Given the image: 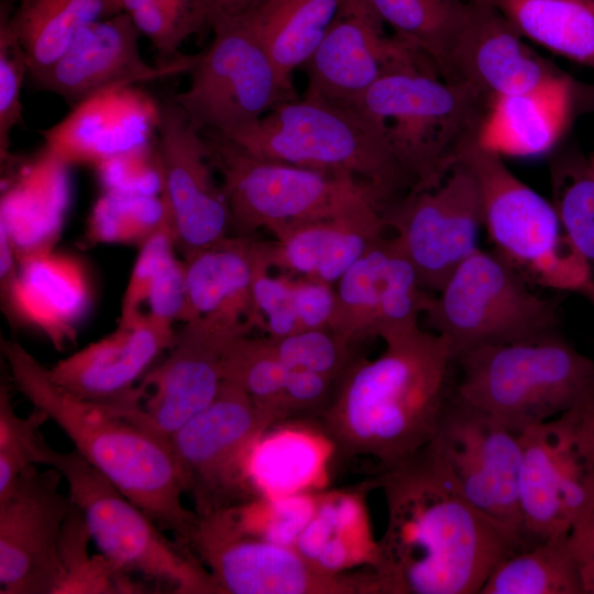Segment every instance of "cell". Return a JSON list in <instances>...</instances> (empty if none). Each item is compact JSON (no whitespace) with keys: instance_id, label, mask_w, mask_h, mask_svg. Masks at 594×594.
Instances as JSON below:
<instances>
[{"instance_id":"39","label":"cell","mask_w":594,"mask_h":594,"mask_svg":"<svg viewBox=\"0 0 594 594\" xmlns=\"http://www.w3.org/2000/svg\"><path fill=\"white\" fill-rule=\"evenodd\" d=\"M48 420L45 413L34 407L20 417L12 405L7 386L0 388V498L7 496L21 473L31 465L42 464L48 444L41 427Z\"/></svg>"},{"instance_id":"16","label":"cell","mask_w":594,"mask_h":594,"mask_svg":"<svg viewBox=\"0 0 594 594\" xmlns=\"http://www.w3.org/2000/svg\"><path fill=\"white\" fill-rule=\"evenodd\" d=\"M429 446L464 497L520 542V435L451 391Z\"/></svg>"},{"instance_id":"37","label":"cell","mask_w":594,"mask_h":594,"mask_svg":"<svg viewBox=\"0 0 594 594\" xmlns=\"http://www.w3.org/2000/svg\"><path fill=\"white\" fill-rule=\"evenodd\" d=\"M167 219L161 198L107 190L89 218L86 243L138 244L141 246Z\"/></svg>"},{"instance_id":"15","label":"cell","mask_w":594,"mask_h":594,"mask_svg":"<svg viewBox=\"0 0 594 594\" xmlns=\"http://www.w3.org/2000/svg\"><path fill=\"white\" fill-rule=\"evenodd\" d=\"M382 213L421 286L431 294L479 248L481 194L472 173L459 162L437 185L409 189Z\"/></svg>"},{"instance_id":"3","label":"cell","mask_w":594,"mask_h":594,"mask_svg":"<svg viewBox=\"0 0 594 594\" xmlns=\"http://www.w3.org/2000/svg\"><path fill=\"white\" fill-rule=\"evenodd\" d=\"M1 351L19 392L64 431L88 463L186 548L197 514L183 504L168 439L75 397L19 342L2 339Z\"/></svg>"},{"instance_id":"31","label":"cell","mask_w":594,"mask_h":594,"mask_svg":"<svg viewBox=\"0 0 594 594\" xmlns=\"http://www.w3.org/2000/svg\"><path fill=\"white\" fill-rule=\"evenodd\" d=\"M342 0H266L242 20L289 87L331 26Z\"/></svg>"},{"instance_id":"35","label":"cell","mask_w":594,"mask_h":594,"mask_svg":"<svg viewBox=\"0 0 594 594\" xmlns=\"http://www.w3.org/2000/svg\"><path fill=\"white\" fill-rule=\"evenodd\" d=\"M551 154V202L564 232L594 275V164L574 145Z\"/></svg>"},{"instance_id":"40","label":"cell","mask_w":594,"mask_h":594,"mask_svg":"<svg viewBox=\"0 0 594 594\" xmlns=\"http://www.w3.org/2000/svg\"><path fill=\"white\" fill-rule=\"evenodd\" d=\"M265 337L276 358L288 370L310 371L339 382L358 358L353 354L354 346L330 329Z\"/></svg>"},{"instance_id":"23","label":"cell","mask_w":594,"mask_h":594,"mask_svg":"<svg viewBox=\"0 0 594 594\" xmlns=\"http://www.w3.org/2000/svg\"><path fill=\"white\" fill-rule=\"evenodd\" d=\"M140 35L124 11L92 22L77 33L68 50L34 84L68 103L79 105L110 89L193 68L197 55L150 66L140 52Z\"/></svg>"},{"instance_id":"38","label":"cell","mask_w":594,"mask_h":594,"mask_svg":"<svg viewBox=\"0 0 594 594\" xmlns=\"http://www.w3.org/2000/svg\"><path fill=\"white\" fill-rule=\"evenodd\" d=\"M365 516L356 501L344 495H330L317 501L316 509L294 547L314 565L330 573H339L351 556L346 540L353 528Z\"/></svg>"},{"instance_id":"14","label":"cell","mask_w":594,"mask_h":594,"mask_svg":"<svg viewBox=\"0 0 594 594\" xmlns=\"http://www.w3.org/2000/svg\"><path fill=\"white\" fill-rule=\"evenodd\" d=\"M186 548L207 565L218 593H366L364 574L344 576L319 569L294 546L248 531L233 507L197 515Z\"/></svg>"},{"instance_id":"8","label":"cell","mask_w":594,"mask_h":594,"mask_svg":"<svg viewBox=\"0 0 594 594\" xmlns=\"http://www.w3.org/2000/svg\"><path fill=\"white\" fill-rule=\"evenodd\" d=\"M504 157L466 141L455 162L474 176L494 251L531 284L574 293L594 305V275L564 232L551 201L519 179Z\"/></svg>"},{"instance_id":"42","label":"cell","mask_w":594,"mask_h":594,"mask_svg":"<svg viewBox=\"0 0 594 594\" xmlns=\"http://www.w3.org/2000/svg\"><path fill=\"white\" fill-rule=\"evenodd\" d=\"M270 271L260 240V258L252 288L256 328L270 337L304 331L293 289V275L283 272L272 275Z\"/></svg>"},{"instance_id":"25","label":"cell","mask_w":594,"mask_h":594,"mask_svg":"<svg viewBox=\"0 0 594 594\" xmlns=\"http://www.w3.org/2000/svg\"><path fill=\"white\" fill-rule=\"evenodd\" d=\"M594 111V85L564 70L534 90L488 99L476 141L502 157L551 154L574 120Z\"/></svg>"},{"instance_id":"50","label":"cell","mask_w":594,"mask_h":594,"mask_svg":"<svg viewBox=\"0 0 594 594\" xmlns=\"http://www.w3.org/2000/svg\"><path fill=\"white\" fill-rule=\"evenodd\" d=\"M148 1L151 0H119L122 11L127 13Z\"/></svg>"},{"instance_id":"51","label":"cell","mask_w":594,"mask_h":594,"mask_svg":"<svg viewBox=\"0 0 594 594\" xmlns=\"http://www.w3.org/2000/svg\"><path fill=\"white\" fill-rule=\"evenodd\" d=\"M590 158H591V161H592L593 164H594V153H593L592 155H590Z\"/></svg>"},{"instance_id":"30","label":"cell","mask_w":594,"mask_h":594,"mask_svg":"<svg viewBox=\"0 0 594 594\" xmlns=\"http://www.w3.org/2000/svg\"><path fill=\"white\" fill-rule=\"evenodd\" d=\"M13 0L1 2L34 79L47 72L86 25L122 12L119 0Z\"/></svg>"},{"instance_id":"49","label":"cell","mask_w":594,"mask_h":594,"mask_svg":"<svg viewBox=\"0 0 594 594\" xmlns=\"http://www.w3.org/2000/svg\"><path fill=\"white\" fill-rule=\"evenodd\" d=\"M208 15L209 26L221 20H240L255 11L266 0H200Z\"/></svg>"},{"instance_id":"6","label":"cell","mask_w":594,"mask_h":594,"mask_svg":"<svg viewBox=\"0 0 594 594\" xmlns=\"http://www.w3.org/2000/svg\"><path fill=\"white\" fill-rule=\"evenodd\" d=\"M200 134L221 177L231 234L254 237L266 230L277 239L307 223L383 207L373 190L352 175L258 157L212 130Z\"/></svg>"},{"instance_id":"24","label":"cell","mask_w":594,"mask_h":594,"mask_svg":"<svg viewBox=\"0 0 594 594\" xmlns=\"http://www.w3.org/2000/svg\"><path fill=\"white\" fill-rule=\"evenodd\" d=\"M562 72L528 46L495 7L469 0L466 23L452 50L447 80L466 82L490 99L534 90Z\"/></svg>"},{"instance_id":"27","label":"cell","mask_w":594,"mask_h":594,"mask_svg":"<svg viewBox=\"0 0 594 594\" xmlns=\"http://www.w3.org/2000/svg\"><path fill=\"white\" fill-rule=\"evenodd\" d=\"M386 228L382 207L374 205L261 241L262 254L271 270L336 285Z\"/></svg>"},{"instance_id":"21","label":"cell","mask_w":594,"mask_h":594,"mask_svg":"<svg viewBox=\"0 0 594 594\" xmlns=\"http://www.w3.org/2000/svg\"><path fill=\"white\" fill-rule=\"evenodd\" d=\"M384 25L367 0H342L326 36L302 67L308 77L304 96L355 110L383 75L422 57L388 36Z\"/></svg>"},{"instance_id":"33","label":"cell","mask_w":594,"mask_h":594,"mask_svg":"<svg viewBox=\"0 0 594 594\" xmlns=\"http://www.w3.org/2000/svg\"><path fill=\"white\" fill-rule=\"evenodd\" d=\"M480 594H586L570 537L515 548L496 563Z\"/></svg>"},{"instance_id":"5","label":"cell","mask_w":594,"mask_h":594,"mask_svg":"<svg viewBox=\"0 0 594 594\" xmlns=\"http://www.w3.org/2000/svg\"><path fill=\"white\" fill-rule=\"evenodd\" d=\"M454 363L452 394L518 435L594 398V360L560 331L481 346Z\"/></svg>"},{"instance_id":"10","label":"cell","mask_w":594,"mask_h":594,"mask_svg":"<svg viewBox=\"0 0 594 594\" xmlns=\"http://www.w3.org/2000/svg\"><path fill=\"white\" fill-rule=\"evenodd\" d=\"M42 464L55 468L66 480L68 496L90 538L121 576L136 573L178 594H219L195 557L164 537L147 514L76 450L59 452L48 444Z\"/></svg>"},{"instance_id":"13","label":"cell","mask_w":594,"mask_h":594,"mask_svg":"<svg viewBox=\"0 0 594 594\" xmlns=\"http://www.w3.org/2000/svg\"><path fill=\"white\" fill-rule=\"evenodd\" d=\"M270 426L244 392L222 381L215 399L168 438L184 493L198 516L258 496L250 462Z\"/></svg>"},{"instance_id":"29","label":"cell","mask_w":594,"mask_h":594,"mask_svg":"<svg viewBox=\"0 0 594 594\" xmlns=\"http://www.w3.org/2000/svg\"><path fill=\"white\" fill-rule=\"evenodd\" d=\"M64 165L47 153L2 197L0 228L11 242L16 262L54 250L67 202Z\"/></svg>"},{"instance_id":"47","label":"cell","mask_w":594,"mask_h":594,"mask_svg":"<svg viewBox=\"0 0 594 594\" xmlns=\"http://www.w3.org/2000/svg\"><path fill=\"white\" fill-rule=\"evenodd\" d=\"M293 289L301 329H329L336 308L334 285L293 275Z\"/></svg>"},{"instance_id":"43","label":"cell","mask_w":594,"mask_h":594,"mask_svg":"<svg viewBox=\"0 0 594 594\" xmlns=\"http://www.w3.org/2000/svg\"><path fill=\"white\" fill-rule=\"evenodd\" d=\"M29 73L25 53L0 13V154L9 156L10 135L22 121L21 87Z\"/></svg>"},{"instance_id":"45","label":"cell","mask_w":594,"mask_h":594,"mask_svg":"<svg viewBox=\"0 0 594 594\" xmlns=\"http://www.w3.org/2000/svg\"><path fill=\"white\" fill-rule=\"evenodd\" d=\"M97 167L109 191L148 196H154L153 190L162 191L160 164L150 167L144 145L112 156Z\"/></svg>"},{"instance_id":"12","label":"cell","mask_w":594,"mask_h":594,"mask_svg":"<svg viewBox=\"0 0 594 594\" xmlns=\"http://www.w3.org/2000/svg\"><path fill=\"white\" fill-rule=\"evenodd\" d=\"M210 28L213 38L188 72L189 86L172 100L199 132L233 139L297 94L242 20H221Z\"/></svg>"},{"instance_id":"34","label":"cell","mask_w":594,"mask_h":594,"mask_svg":"<svg viewBox=\"0 0 594 594\" xmlns=\"http://www.w3.org/2000/svg\"><path fill=\"white\" fill-rule=\"evenodd\" d=\"M394 36L429 61L447 79L449 61L462 32L469 0H367Z\"/></svg>"},{"instance_id":"17","label":"cell","mask_w":594,"mask_h":594,"mask_svg":"<svg viewBox=\"0 0 594 594\" xmlns=\"http://www.w3.org/2000/svg\"><path fill=\"white\" fill-rule=\"evenodd\" d=\"M55 468H26L0 498V593H64V526L74 505Z\"/></svg>"},{"instance_id":"20","label":"cell","mask_w":594,"mask_h":594,"mask_svg":"<svg viewBox=\"0 0 594 594\" xmlns=\"http://www.w3.org/2000/svg\"><path fill=\"white\" fill-rule=\"evenodd\" d=\"M330 330L352 346L416 327L432 295L395 239L383 237L337 282Z\"/></svg>"},{"instance_id":"46","label":"cell","mask_w":594,"mask_h":594,"mask_svg":"<svg viewBox=\"0 0 594 594\" xmlns=\"http://www.w3.org/2000/svg\"><path fill=\"white\" fill-rule=\"evenodd\" d=\"M150 314L174 323L180 321L186 302L185 264L176 254L170 255L160 268L146 301Z\"/></svg>"},{"instance_id":"11","label":"cell","mask_w":594,"mask_h":594,"mask_svg":"<svg viewBox=\"0 0 594 594\" xmlns=\"http://www.w3.org/2000/svg\"><path fill=\"white\" fill-rule=\"evenodd\" d=\"M521 544L566 538L594 505V398L520 435Z\"/></svg>"},{"instance_id":"36","label":"cell","mask_w":594,"mask_h":594,"mask_svg":"<svg viewBox=\"0 0 594 594\" xmlns=\"http://www.w3.org/2000/svg\"><path fill=\"white\" fill-rule=\"evenodd\" d=\"M289 370L272 351L266 337L243 334L223 355L222 381L244 392L271 426L286 420L285 388Z\"/></svg>"},{"instance_id":"44","label":"cell","mask_w":594,"mask_h":594,"mask_svg":"<svg viewBox=\"0 0 594 594\" xmlns=\"http://www.w3.org/2000/svg\"><path fill=\"white\" fill-rule=\"evenodd\" d=\"M176 246L168 217L141 246L123 294L118 324L128 326L143 311L152 284L165 261L175 254Z\"/></svg>"},{"instance_id":"7","label":"cell","mask_w":594,"mask_h":594,"mask_svg":"<svg viewBox=\"0 0 594 594\" xmlns=\"http://www.w3.org/2000/svg\"><path fill=\"white\" fill-rule=\"evenodd\" d=\"M230 140L258 157L352 175L383 207L416 185L372 122L312 97L276 106Z\"/></svg>"},{"instance_id":"22","label":"cell","mask_w":594,"mask_h":594,"mask_svg":"<svg viewBox=\"0 0 594 594\" xmlns=\"http://www.w3.org/2000/svg\"><path fill=\"white\" fill-rule=\"evenodd\" d=\"M176 339L173 323L142 312L128 326L58 361L52 380L75 397L125 416L145 392L136 382Z\"/></svg>"},{"instance_id":"26","label":"cell","mask_w":594,"mask_h":594,"mask_svg":"<svg viewBox=\"0 0 594 594\" xmlns=\"http://www.w3.org/2000/svg\"><path fill=\"white\" fill-rule=\"evenodd\" d=\"M1 296L13 319L36 328L63 350L75 342L92 292L82 263L53 250L19 260Z\"/></svg>"},{"instance_id":"41","label":"cell","mask_w":594,"mask_h":594,"mask_svg":"<svg viewBox=\"0 0 594 594\" xmlns=\"http://www.w3.org/2000/svg\"><path fill=\"white\" fill-rule=\"evenodd\" d=\"M128 14L139 32L165 57L174 56L187 37L209 26L200 0H151Z\"/></svg>"},{"instance_id":"18","label":"cell","mask_w":594,"mask_h":594,"mask_svg":"<svg viewBox=\"0 0 594 594\" xmlns=\"http://www.w3.org/2000/svg\"><path fill=\"white\" fill-rule=\"evenodd\" d=\"M162 200L183 257L231 234V216L206 143L172 99L157 112Z\"/></svg>"},{"instance_id":"4","label":"cell","mask_w":594,"mask_h":594,"mask_svg":"<svg viewBox=\"0 0 594 594\" xmlns=\"http://www.w3.org/2000/svg\"><path fill=\"white\" fill-rule=\"evenodd\" d=\"M488 99L471 85L441 77L417 57L383 75L355 111L382 133L416 188L437 185L461 146L477 135ZM413 187V188H414Z\"/></svg>"},{"instance_id":"28","label":"cell","mask_w":594,"mask_h":594,"mask_svg":"<svg viewBox=\"0 0 594 594\" xmlns=\"http://www.w3.org/2000/svg\"><path fill=\"white\" fill-rule=\"evenodd\" d=\"M260 240L229 234L183 257L186 302L180 322L216 315L256 328L253 280Z\"/></svg>"},{"instance_id":"2","label":"cell","mask_w":594,"mask_h":594,"mask_svg":"<svg viewBox=\"0 0 594 594\" xmlns=\"http://www.w3.org/2000/svg\"><path fill=\"white\" fill-rule=\"evenodd\" d=\"M374 360L356 358L318 417L342 458L393 465L435 437L453 386L454 355L439 334L420 326L383 340Z\"/></svg>"},{"instance_id":"9","label":"cell","mask_w":594,"mask_h":594,"mask_svg":"<svg viewBox=\"0 0 594 594\" xmlns=\"http://www.w3.org/2000/svg\"><path fill=\"white\" fill-rule=\"evenodd\" d=\"M494 250L477 248L432 294L422 317L454 359L494 344L538 339L559 331L560 300L536 294Z\"/></svg>"},{"instance_id":"32","label":"cell","mask_w":594,"mask_h":594,"mask_svg":"<svg viewBox=\"0 0 594 594\" xmlns=\"http://www.w3.org/2000/svg\"><path fill=\"white\" fill-rule=\"evenodd\" d=\"M526 38L594 72V0H483Z\"/></svg>"},{"instance_id":"1","label":"cell","mask_w":594,"mask_h":594,"mask_svg":"<svg viewBox=\"0 0 594 594\" xmlns=\"http://www.w3.org/2000/svg\"><path fill=\"white\" fill-rule=\"evenodd\" d=\"M387 524L370 564L371 593L480 594L520 546L461 493L429 443L380 469Z\"/></svg>"},{"instance_id":"48","label":"cell","mask_w":594,"mask_h":594,"mask_svg":"<svg viewBox=\"0 0 594 594\" xmlns=\"http://www.w3.org/2000/svg\"><path fill=\"white\" fill-rule=\"evenodd\" d=\"M569 537L581 565L586 594H594V505Z\"/></svg>"},{"instance_id":"19","label":"cell","mask_w":594,"mask_h":594,"mask_svg":"<svg viewBox=\"0 0 594 594\" xmlns=\"http://www.w3.org/2000/svg\"><path fill=\"white\" fill-rule=\"evenodd\" d=\"M251 331L245 322L216 315L185 322L164 361L140 384L153 389L144 406L124 418L168 439L215 399L226 350Z\"/></svg>"}]
</instances>
